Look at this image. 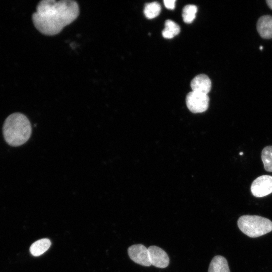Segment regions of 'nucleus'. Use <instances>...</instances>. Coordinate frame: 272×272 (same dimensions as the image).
<instances>
[{"label":"nucleus","instance_id":"f257e3e1","mask_svg":"<svg viewBox=\"0 0 272 272\" xmlns=\"http://www.w3.org/2000/svg\"><path fill=\"white\" fill-rule=\"evenodd\" d=\"M77 3L72 0H43L39 2L32 19L35 28L46 35L60 33L78 16Z\"/></svg>","mask_w":272,"mask_h":272},{"label":"nucleus","instance_id":"f03ea898","mask_svg":"<svg viewBox=\"0 0 272 272\" xmlns=\"http://www.w3.org/2000/svg\"><path fill=\"white\" fill-rule=\"evenodd\" d=\"M32 132L29 119L24 114L15 113L5 120L3 132L6 142L12 146H19L26 143Z\"/></svg>","mask_w":272,"mask_h":272},{"label":"nucleus","instance_id":"7ed1b4c3","mask_svg":"<svg viewBox=\"0 0 272 272\" xmlns=\"http://www.w3.org/2000/svg\"><path fill=\"white\" fill-rule=\"evenodd\" d=\"M239 229L250 237L255 238L272 231V221L257 215H243L237 221Z\"/></svg>","mask_w":272,"mask_h":272},{"label":"nucleus","instance_id":"20e7f679","mask_svg":"<svg viewBox=\"0 0 272 272\" xmlns=\"http://www.w3.org/2000/svg\"><path fill=\"white\" fill-rule=\"evenodd\" d=\"M209 98L208 94L191 91L186 98V105L189 110L194 113H202L208 108Z\"/></svg>","mask_w":272,"mask_h":272},{"label":"nucleus","instance_id":"39448f33","mask_svg":"<svg viewBox=\"0 0 272 272\" xmlns=\"http://www.w3.org/2000/svg\"><path fill=\"white\" fill-rule=\"evenodd\" d=\"M251 191L256 197H263L272 193V176L262 175L257 177L251 184Z\"/></svg>","mask_w":272,"mask_h":272},{"label":"nucleus","instance_id":"423d86ee","mask_svg":"<svg viewBox=\"0 0 272 272\" xmlns=\"http://www.w3.org/2000/svg\"><path fill=\"white\" fill-rule=\"evenodd\" d=\"M130 258L136 263L149 267L151 265L148 248L141 244H135L128 249Z\"/></svg>","mask_w":272,"mask_h":272},{"label":"nucleus","instance_id":"0eeeda50","mask_svg":"<svg viewBox=\"0 0 272 272\" xmlns=\"http://www.w3.org/2000/svg\"><path fill=\"white\" fill-rule=\"evenodd\" d=\"M148 250L151 265L160 268L168 266L169 258L164 250L156 246H149Z\"/></svg>","mask_w":272,"mask_h":272},{"label":"nucleus","instance_id":"6e6552de","mask_svg":"<svg viewBox=\"0 0 272 272\" xmlns=\"http://www.w3.org/2000/svg\"><path fill=\"white\" fill-rule=\"evenodd\" d=\"M257 30L263 39L272 38V15H265L258 19L256 24Z\"/></svg>","mask_w":272,"mask_h":272},{"label":"nucleus","instance_id":"1a4fd4ad","mask_svg":"<svg viewBox=\"0 0 272 272\" xmlns=\"http://www.w3.org/2000/svg\"><path fill=\"white\" fill-rule=\"evenodd\" d=\"M192 91L208 94L211 88L210 78L205 74L195 76L191 82Z\"/></svg>","mask_w":272,"mask_h":272},{"label":"nucleus","instance_id":"9d476101","mask_svg":"<svg viewBox=\"0 0 272 272\" xmlns=\"http://www.w3.org/2000/svg\"><path fill=\"white\" fill-rule=\"evenodd\" d=\"M208 272H230L226 259L220 255L214 257L209 264Z\"/></svg>","mask_w":272,"mask_h":272},{"label":"nucleus","instance_id":"9b49d317","mask_svg":"<svg viewBox=\"0 0 272 272\" xmlns=\"http://www.w3.org/2000/svg\"><path fill=\"white\" fill-rule=\"evenodd\" d=\"M51 241L48 238H43L34 242L30 247L31 254L34 256L43 254L50 247Z\"/></svg>","mask_w":272,"mask_h":272},{"label":"nucleus","instance_id":"f8f14e48","mask_svg":"<svg viewBox=\"0 0 272 272\" xmlns=\"http://www.w3.org/2000/svg\"><path fill=\"white\" fill-rule=\"evenodd\" d=\"M180 31V27L177 23L171 20H167L162 34L164 38L171 39L178 35Z\"/></svg>","mask_w":272,"mask_h":272},{"label":"nucleus","instance_id":"ddd939ff","mask_svg":"<svg viewBox=\"0 0 272 272\" xmlns=\"http://www.w3.org/2000/svg\"><path fill=\"white\" fill-rule=\"evenodd\" d=\"M161 9V6L158 2H151L145 5L144 13L148 19H153L159 15Z\"/></svg>","mask_w":272,"mask_h":272},{"label":"nucleus","instance_id":"4468645a","mask_svg":"<svg viewBox=\"0 0 272 272\" xmlns=\"http://www.w3.org/2000/svg\"><path fill=\"white\" fill-rule=\"evenodd\" d=\"M197 12V8L194 5H187L184 7L182 10V18L186 23H192L196 17Z\"/></svg>","mask_w":272,"mask_h":272},{"label":"nucleus","instance_id":"2eb2a0df","mask_svg":"<svg viewBox=\"0 0 272 272\" xmlns=\"http://www.w3.org/2000/svg\"><path fill=\"white\" fill-rule=\"evenodd\" d=\"M261 159L265 170L272 172V146H267L263 148Z\"/></svg>","mask_w":272,"mask_h":272},{"label":"nucleus","instance_id":"dca6fc26","mask_svg":"<svg viewBox=\"0 0 272 272\" xmlns=\"http://www.w3.org/2000/svg\"><path fill=\"white\" fill-rule=\"evenodd\" d=\"M164 4L166 8L169 9H173L175 6V0H164Z\"/></svg>","mask_w":272,"mask_h":272},{"label":"nucleus","instance_id":"f3484780","mask_svg":"<svg viewBox=\"0 0 272 272\" xmlns=\"http://www.w3.org/2000/svg\"><path fill=\"white\" fill-rule=\"evenodd\" d=\"M266 2L268 5V6L272 9V0H266Z\"/></svg>","mask_w":272,"mask_h":272},{"label":"nucleus","instance_id":"a211bd4d","mask_svg":"<svg viewBox=\"0 0 272 272\" xmlns=\"http://www.w3.org/2000/svg\"><path fill=\"white\" fill-rule=\"evenodd\" d=\"M260 49L261 50V49H262L263 47H262V46H261V47H260Z\"/></svg>","mask_w":272,"mask_h":272},{"label":"nucleus","instance_id":"6ab92c4d","mask_svg":"<svg viewBox=\"0 0 272 272\" xmlns=\"http://www.w3.org/2000/svg\"><path fill=\"white\" fill-rule=\"evenodd\" d=\"M242 154H243L242 152L240 153V155H242Z\"/></svg>","mask_w":272,"mask_h":272}]
</instances>
